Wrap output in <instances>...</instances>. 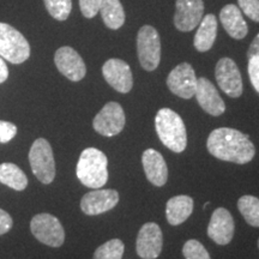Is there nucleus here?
<instances>
[{
    "mask_svg": "<svg viewBox=\"0 0 259 259\" xmlns=\"http://www.w3.org/2000/svg\"><path fill=\"white\" fill-rule=\"evenodd\" d=\"M206 148L213 157L236 164H245L253 160L254 144L248 135L229 127L213 130L206 141Z\"/></svg>",
    "mask_w": 259,
    "mask_h": 259,
    "instance_id": "f257e3e1",
    "label": "nucleus"
},
{
    "mask_svg": "<svg viewBox=\"0 0 259 259\" xmlns=\"http://www.w3.org/2000/svg\"><path fill=\"white\" fill-rule=\"evenodd\" d=\"M77 178L89 189H101L108 181V160L101 150L87 148L80 154L76 168Z\"/></svg>",
    "mask_w": 259,
    "mask_h": 259,
    "instance_id": "f03ea898",
    "label": "nucleus"
},
{
    "mask_svg": "<svg viewBox=\"0 0 259 259\" xmlns=\"http://www.w3.org/2000/svg\"><path fill=\"white\" fill-rule=\"evenodd\" d=\"M155 127L164 147L174 153H183L187 145L186 127L183 118L170 108H161L155 116Z\"/></svg>",
    "mask_w": 259,
    "mask_h": 259,
    "instance_id": "7ed1b4c3",
    "label": "nucleus"
},
{
    "mask_svg": "<svg viewBox=\"0 0 259 259\" xmlns=\"http://www.w3.org/2000/svg\"><path fill=\"white\" fill-rule=\"evenodd\" d=\"M0 57L12 64H22L30 57L27 38L6 23H0Z\"/></svg>",
    "mask_w": 259,
    "mask_h": 259,
    "instance_id": "20e7f679",
    "label": "nucleus"
},
{
    "mask_svg": "<svg viewBox=\"0 0 259 259\" xmlns=\"http://www.w3.org/2000/svg\"><path fill=\"white\" fill-rule=\"evenodd\" d=\"M29 162L34 176L45 185L56 178V161L51 144L45 138H37L29 151Z\"/></svg>",
    "mask_w": 259,
    "mask_h": 259,
    "instance_id": "39448f33",
    "label": "nucleus"
},
{
    "mask_svg": "<svg viewBox=\"0 0 259 259\" xmlns=\"http://www.w3.org/2000/svg\"><path fill=\"white\" fill-rule=\"evenodd\" d=\"M137 53L141 66L147 71L156 70L161 60V38L151 25H144L137 35Z\"/></svg>",
    "mask_w": 259,
    "mask_h": 259,
    "instance_id": "423d86ee",
    "label": "nucleus"
},
{
    "mask_svg": "<svg viewBox=\"0 0 259 259\" xmlns=\"http://www.w3.org/2000/svg\"><path fill=\"white\" fill-rule=\"evenodd\" d=\"M32 235L42 244L60 247L65 241V231L59 220L51 213H38L30 222Z\"/></svg>",
    "mask_w": 259,
    "mask_h": 259,
    "instance_id": "0eeeda50",
    "label": "nucleus"
},
{
    "mask_svg": "<svg viewBox=\"0 0 259 259\" xmlns=\"http://www.w3.org/2000/svg\"><path fill=\"white\" fill-rule=\"evenodd\" d=\"M125 112L118 102H108L94 118V130L105 137H114L125 127Z\"/></svg>",
    "mask_w": 259,
    "mask_h": 259,
    "instance_id": "6e6552de",
    "label": "nucleus"
},
{
    "mask_svg": "<svg viewBox=\"0 0 259 259\" xmlns=\"http://www.w3.org/2000/svg\"><path fill=\"white\" fill-rule=\"evenodd\" d=\"M215 77L219 87L226 95L233 99L241 96L242 78L238 65L231 58H222L218 61L215 69Z\"/></svg>",
    "mask_w": 259,
    "mask_h": 259,
    "instance_id": "1a4fd4ad",
    "label": "nucleus"
},
{
    "mask_svg": "<svg viewBox=\"0 0 259 259\" xmlns=\"http://www.w3.org/2000/svg\"><path fill=\"white\" fill-rule=\"evenodd\" d=\"M197 79L193 67L189 63H181L168 74L167 85L174 95L190 100L196 93Z\"/></svg>",
    "mask_w": 259,
    "mask_h": 259,
    "instance_id": "9d476101",
    "label": "nucleus"
},
{
    "mask_svg": "<svg viewBox=\"0 0 259 259\" xmlns=\"http://www.w3.org/2000/svg\"><path fill=\"white\" fill-rule=\"evenodd\" d=\"M163 234L160 226L148 222L142 226L136 241V251L142 259H156L162 252Z\"/></svg>",
    "mask_w": 259,
    "mask_h": 259,
    "instance_id": "9b49d317",
    "label": "nucleus"
},
{
    "mask_svg": "<svg viewBox=\"0 0 259 259\" xmlns=\"http://www.w3.org/2000/svg\"><path fill=\"white\" fill-rule=\"evenodd\" d=\"M106 82L118 93L127 94L134 87V76L128 64L121 59H109L102 66Z\"/></svg>",
    "mask_w": 259,
    "mask_h": 259,
    "instance_id": "f8f14e48",
    "label": "nucleus"
},
{
    "mask_svg": "<svg viewBox=\"0 0 259 259\" xmlns=\"http://www.w3.org/2000/svg\"><path fill=\"white\" fill-rule=\"evenodd\" d=\"M203 15V0H177L174 25L179 31H191L198 27Z\"/></svg>",
    "mask_w": 259,
    "mask_h": 259,
    "instance_id": "ddd939ff",
    "label": "nucleus"
},
{
    "mask_svg": "<svg viewBox=\"0 0 259 259\" xmlns=\"http://www.w3.org/2000/svg\"><path fill=\"white\" fill-rule=\"evenodd\" d=\"M54 63L60 73L72 82H79L85 77L87 66L82 57L71 47H60L56 52Z\"/></svg>",
    "mask_w": 259,
    "mask_h": 259,
    "instance_id": "4468645a",
    "label": "nucleus"
},
{
    "mask_svg": "<svg viewBox=\"0 0 259 259\" xmlns=\"http://www.w3.org/2000/svg\"><path fill=\"white\" fill-rule=\"evenodd\" d=\"M119 203V193L115 190L96 189L84 194L80 200V209L85 215L95 216L105 213Z\"/></svg>",
    "mask_w": 259,
    "mask_h": 259,
    "instance_id": "2eb2a0df",
    "label": "nucleus"
},
{
    "mask_svg": "<svg viewBox=\"0 0 259 259\" xmlns=\"http://www.w3.org/2000/svg\"><path fill=\"white\" fill-rule=\"evenodd\" d=\"M234 220L225 208H218L212 212L208 226V236L218 245H228L234 236Z\"/></svg>",
    "mask_w": 259,
    "mask_h": 259,
    "instance_id": "dca6fc26",
    "label": "nucleus"
},
{
    "mask_svg": "<svg viewBox=\"0 0 259 259\" xmlns=\"http://www.w3.org/2000/svg\"><path fill=\"white\" fill-rule=\"evenodd\" d=\"M198 105L204 112L212 116H220L226 112V105L220 96L218 89L205 77L197 79L196 93H194Z\"/></svg>",
    "mask_w": 259,
    "mask_h": 259,
    "instance_id": "f3484780",
    "label": "nucleus"
},
{
    "mask_svg": "<svg viewBox=\"0 0 259 259\" xmlns=\"http://www.w3.org/2000/svg\"><path fill=\"white\" fill-rule=\"evenodd\" d=\"M142 164L147 179L154 186L166 185L168 180V168L162 155L155 149H147L142 155Z\"/></svg>",
    "mask_w": 259,
    "mask_h": 259,
    "instance_id": "a211bd4d",
    "label": "nucleus"
},
{
    "mask_svg": "<svg viewBox=\"0 0 259 259\" xmlns=\"http://www.w3.org/2000/svg\"><path fill=\"white\" fill-rule=\"evenodd\" d=\"M220 21L228 32V35L235 40H242L248 32V27L242 17L241 10L234 4H228L220 12Z\"/></svg>",
    "mask_w": 259,
    "mask_h": 259,
    "instance_id": "6ab92c4d",
    "label": "nucleus"
},
{
    "mask_svg": "<svg viewBox=\"0 0 259 259\" xmlns=\"http://www.w3.org/2000/svg\"><path fill=\"white\" fill-rule=\"evenodd\" d=\"M193 211L192 197L181 196L171 197L166 205V218L171 226H179L190 218Z\"/></svg>",
    "mask_w": 259,
    "mask_h": 259,
    "instance_id": "aec40b11",
    "label": "nucleus"
},
{
    "mask_svg": "<svg viewBox=\"0 0 259 259\" xmlns=\"http://www.w3.org/2000/svg\"><path fill=\"white\" fill-rule=\"evenodd\" d=\"M218 35V19L211 14L204 16L199 23V28L194 35L193 46L198 52L211 50Z\"/></svg>",
    "mask_w": 259,
    "mask_h": 259,
    "instance_id": "412c9836",
    "label": "nucleus"
},
{
    "mask_svg": "<svg viewBox=\"0 0 259 259\" xmlns=\"http://www.w3.org/2000/svg\"><path fill=\"white\" fill-rule=\"evenodd\" d=\"M99 11L106 27L112 30H116L124 25L125 11L120 0H100Z\"/></svg>",
    "mask_w": 259,
    "mask_h": 259,
    "instance_id": "4be33fe9",
    "label": "nucleus"
},
{
    "mask_svg": "<svg viewBox=\"0 0 259 259\" xmlns=\"http://www.w3.org/2000/svg\"><path fill=\"white\" fill-rule=\"evenodd\" d=\"M0 183L16 191H23L28 186L24 171L14 163L0 164Z\"/></svg>",
    "mask_w": 259,
    "mask_h": 259,
    "instance_id": "5701e85b",
    "label": "nucleus"
},
{
    "mask_svg": "<svg viewBox=\"0 0 259 259\" xmlns=\"http://www.w3.org/2000/svg\"><path fill=\"white\" fill-rule=\"evenodd\" d=\"M238 209L245 221L252 227H259V198L246 194L238 200Z\"/></svg>",
    "mask_w": 259,
    "mask_h": 259,
    "instance_id": "b1692460",
    "label": "nucleus"
},
{
    "mask_svg": "<svg viewBox=\"0 0 259 259\" xmlns=\"http://www.w3.org/2000/svg\"><path fill=\"white\" fill-rule=\"evenodd\" d=\"M125 245L120 239H112L96 248L94 259H121Z\"/></svg>",
    "mask_w": 259,
    "mask_h": 259,
    "instance_id": "393cba45",
    "label": "nucleus"
},
{
    "mask_svg": "<svg viewBox=\"0 0 259 259\" xmlns=\"http://www.w3.org/2000/svg\"><path fill=\"white\" fill-rule=\"evenodd\" d=\"M48 14L58 21L69 18L72 10V0H44Z\"/></svg>",
    "mask_w": 259,
    "mask_h": 259,
    "instance_id": "a878e982",
    "label": "nucleus"
},
{
    "mask_svg": "<svg viewBox=\"0 0 259 259\" xmlns=\"http://www.w3.org/2000/svg\"><path fill=\"white\" fill-rule=\"evenodd\" d=\"M183 254L186 259H211L209 252L202 245V242L194 240V239L185 242L183 247Z\"/></svg>",
    "mask_w": 259,
    "mask_h": 259,
    "instance_id": "bb28decb",
    "label": "nucleus"
},
{
    "mask_svg": "<svg viewBox=\"0 0 259 259\" xmlns=\"http://www.w3.org/2000/svg\"><path fill=\"white\" fill-rule=\"evenodd\" d=\"M238 4L248 18L259 22V0H238Z\"/></svg>",
    "mask_w": 259,
    "mask_h": 259,
    "instance_id": "cd10ccee",
    "label": "nucleus"
},
{
    "mask_svg": "<svg viewBox=\"0 0 259 259\" xmlns=\"http://www.w3.org/2000/svg\"><path fill=\"white\" fill-rule=\"evenodd\" d=\"M247 70L252 85H253L255 92L259 94V56L248 58Z\"/></svg>",
    "mask_w": 259,
    "mask_h": 259,
    "instance_id": "c85d7f7f",
    "label": "nucleus"
},
{
    "mask_svg": "<svg viewBox=\"0 0 259 259\" xmlns=\"http://www.w3.org/2000/svg\"><path fill=\"white\" fill-rule=\"evenodd\" d=\"M17 135V127L9 121L0 120V143H8Z\"/></svg>",
    "mask_w": 259,
    "mask_h": 259,
    "instance_id": "c756f323",
    "label": "nucleus"
},
{
    "mask_svg": "<svg viewBox=\"0 0 259 259\" xmlns=\"http://www.w3.org/2000/svg\"><path fill=\"white\" fill-rule=\"evenodd\" d=\"M100 0H79V8L84 17L93 18L99 12Z\"/></svg>",
    "mask_w": 259,
    "mask_h": 259,
    "instance_id": "7c9ffc66",
    "label": "nucleus"
},
{
    "mask_svg": "<svg viewBox=\"0 0 259 259\" xmlns=\"http://www.w3.org/2000/svg\"><path fill=\"white\" fill-rule=\"evenodd\" d=\"M12 218L5 210L0 209V235H4L12 228Z\"/></svg>",
    "mask_w": 259,
    "mask_h": 259,
    "instance_id": "2f4dec72",
    "label": "nucleus"
},
{
    "mask_svg": "<svg viewBox=\"0 0 259 259\" xmlns=\"http://www.w3.org/2000/svg\"><path fill=\"white\" fill-rule=\"evenodd\" d=\"M259 56V34L253 38V41L251 42L250 47L247 51V58Z\"/></svg>",
    "mask_w": 259,
    "mask_h": 259,
    "instance_id": "473e14b6",
    "label": "nucleus"
},
{
    "mask_svg": "<svg viewBox=\"0 0 259 259\" xmlns=\"http://www.w3.org/2000/svg\"><path fill=\"white\" fill-rule=\"evenodd\" d=\"M9 77V69L5 60L0 57V84L4 83Z\"/></svg>",
    "mask_w": 259,
    "mask_h": 259,
    "instance_id": "72a5a7b5",
    "label": "nucleus"
},
{
    "mask_svg": "<svg viewBox=\"0 0 259 259\" xmlns=\"http://www.w3.org/2000/svg\"><path fill=\"white\" fill-rule=\"evenodd\" d=\"M209 205H210V203L208 202V203H205V205H204V209H208L209 208Z\"/></svg>",
    "mask_w": 259,
    "mask_h": 259,
    "instance_id": "f704fd0d",
    "label": "nucleus"
},
{
    "mask_svg": "<svg viewBox=\"0 0 259 259\" xmlns=\"http://www.w3.org/2000/svg\"><path fill=\"white\" fill-rule=\"evenodd\" d=\"M258 248H259V239H258Z\"/></svg>",
    "mask_w": 259,
    "mask_h": 259,
    "instance_id": "c9c22d12",
    "label": "nucleus"
}]
</instances>
